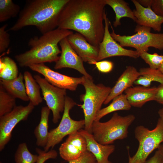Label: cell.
<instances>
[{"label":"cell","mask_w":163,"mask_h":163,"mask_svg":"<svg viewBox=\"0 0 163 163\" xmlns=\"http://www.w3.org/2000/svg\"></svg>","instance_id":"cell-44"},{"label":"cell","mask_w":163,"mask_h":163,"mask_svg":"<svg viewBox=\"0 0 163 163\" xmlns=\"http://www.w3.org/2000/svg\"><path fill=\"white\" fill-rule=\"evenodd\" d=\"M134 135L139 145L133 156H130L128 151V163H145L149 155L163 142V120L159 118L155 127L152 130L142 125L137 126Z\"/></svg>","instance_id":"cell-7"},{"label":"cell","mask_w":163,"mask_h":163,"mask_svg":"<svg viewBox=\"0 0 163 163\" xmlns=\"http://www.w3.org/2000/svg\"><path fill=\"white\" fill-rule=\"evenodd\" d=\"M139 71L134 66H127L118 78L114 86L104 104H107L115 97L123 94L127 88L131 87L140 76Z\"/></svg>","instance_id":"cell-18"},{"label":"cell","mask_w":163,"mask_h":163,"mask_svg":"<svg viewBox=\"0 0 163 163\" xmlns=\"http://www.w3.org/2000/svg\"><path fill=\"white\" fill-rule=\"evenodd\" d=\"M23 75L26 92L30 102L34 106H37L43 101L40 93V87L30 72L25 71Z\"/></svg>","instance_id":"cell-23"},{"label":"cell","mask_w":163,"mask_h":163,"mask_svg":"<svg viewBox=\"0 0 163 163\" xmlns=\"http://www.w3.org/2000/svg\"><path fill=\"white\" fill-rule=\"evenodd\" d=\"M82 78L81 84L85 88V93L80 96L81 101L83 103L79 106L84 113V129L91 133L92 126L96 115L108 96L111 88L101 83L95 84L93 78L83 76Z\"/></svg>","instance_id":"cell-4"},{"label":"cell","mask_w":163,"mask_h":163,"mask_svg":"<svg viewBox=\"0 0 163 163\" xmlns=\"http://www.w3.org/2000/svg\"><path fill=\"white\" fill-rule=\"evenodd\" d=\"M96 160L94 155L87 151L78 158L69 161L68 163H97Z\"/></svg>","instance_id":"cell-33"},{"label":"cell","mask_w":163,"mask_h":163,"mask_svg":"<svg viewBox=\"0 0 163 163\" xmlns=\"http://www.w3.org/2000/svg\"><path fill=\"white\" fill-rule=\"evenodd\" d=\"M139 57L152 69H158L163 63V55L156 53L151 54L147 52H143L140 54Z\"/></svg>","instance_id":"cell-29"},{"label":"cell","mask_w":163,"mask_h":163,"mask_svg":"<svg viewBox=\"0 0 163 163\" xmlns=\"http://www.w3.org/2000/svg\"><path fill=\"white\" fill-rule=\"evenodd\" d=\"M78 132L85 138L87 150L94 155L97 163H112L109 160L108 158L115 149L114 145H104L99 143L91 133L85 129H81Z\"/></svg>","instance_id":"cell-17"},{"label":"cell","mask_w":163,"mask_h":163,"mask_svg":"<svg viewBox=\"0 0 163 163\" xmlns=\"http://www.w3.org/2000/svg\"><path fill=\"white\" fill-rule=\"evenodd\" d=\"M136 9L133 11L137 24L152 28L158 32L161 30L163 17L157 14L151 7H145L137 0H132Z\"/></svg>","instance_id":"cell-16"},{"label":"cell","mask_w":163,"mask_h":163,"mask_svg":"<svg viewBox=\"0 0 163 163\" xmlns=\"http://www.w3.org/2000/svg\"><path fill=\"white\" fill-rule=\"evenodd\" d=\"M94 65L99 71L104 73L110 72L113 69V62L108 60L96 62Z\"/></svg>","instance_id":"cell-34"},{"label":"cell","mask_w":163,"mask_h":163,"mask_svg":"<svg viewBox=\"0 0 163 163\" xmlns=\"http://www.w3.org/2000/svg\"><path fill=\"white\" fill-rule=\"evenodd\" d=\"M152 82L145 76L140 75L135 81L134 84L145 87H150Z\"/></svg>","instance_id":"cell-36"},{"label":"cell","mask_w":163,"mask_h":163,"mask_svg":"<svg viewBox=\"0 0 163 163\" xmlns=\"http://www.w3.org/2000/svg\"><path fill=\"white\" fill-rule=\"evenodd\" d=\"M36 151L38 156V160L36 163H44L49 159L56 158L58 155L57 152L53 149H51L48 152H45L38 148H37Z\"/></svg>","instance_id":"cell-32"},{"label":"cell","mask_w":163,"mask_h":163,"mask_svg":"<svg viewBox=\"0 0 163 163\" xmlns=\"http://www.w3.org/2000/svg\"><path fill=\"white\" fill-rule=\"evenodd\" d=\"M139 72L140 75L146 77L152 82H156L163 84V74L158 69L142 68L140 69Z\"/></svg>","instance_id":"cell-30"},{"label":"cell","mask_w":163,"mask_h":163,"mask_svg":"<svg viewBox=\"0 0 163 163\" xmlns=\"http://www.w3.org/2000/svg\"><path fill=\"white\" fill-rule=\"evenodd\" d=\"M160 118L163 120V108L159 110L158 112Z\"/></svg>","instance_id":"cell-41"},{"label":"cell","mask_w":163,"mask_h":163,"mask_svg":"<svg viewBox=\"0 0 163 163\" xmlns=\"http://www.w3.org/2000/svg\"><path fill=\"white\" fill-rule=\"evenodd\" d=\"M50 110L47 106L41 108L40 119L34 132L36 139V144L38 146L44 148L47 143L49 136V118Z\"/></svg>","instance_id":"cell-21"},{"label":"cell","mask_w":163,"mask_h":163,"mask_svg":"<svg viewBox=\"0 0 163 163\" xmlns=\"http://www.w3.org/2000/svg\"><path fill=\"white\" fill-rule=\"evenodd\" d=\"M157 90L156 87L138 86L129 88L124 92L131 106L141 108L146 102L155 101Z\"/></svg>","instance_id":"cell-19"},{"label":"cell","mask_w":163,"mask_h":163,"mask_svg":"<svg viewBox=\"0 0 163 163\" xmlns=\"http://www.w3.org/2000/svg\"><path fill=\"white\" fill-rule=\"evenodd\" d=\"M87 151L86 140L78 131L69 135L59 149L60 157L68 161L78 158Z\"/></svg>","instance_id":"cell-14"},{"label":"cell","mask_w":163,"mask_h":163,"mask_svg":"<svg viewBox=\"0 0 163 163\" xmlns=\"http://www.w3.org/2000/svg\"><path fill=\"white\" fill-rule=\"evenodd\" d=\"M106 5L110 6L115 14V20L113 23L115 27L121 25L120 20L127 17L136 21V19L133 11L130 8L128 3L123 0H105Z\"/></svg>","instance_id":"cell-22"},{"label":"cell","mask_w":163,"mask_h":163,"mask_svg":"<svg viewBox=\"0 0 163 163\" xmlns=\"http://www.w3.org/2000/svg\"><path fill=\"white\" fill-rule=\"evenodd\" d=\"M151 8L157 14L163 17V0H151Z\"/></svg>","instance_id":"cell-35"},{"label":"cell","mask_w":163,"mask_h":163,"mask_svg":"<svg viewBox=\"0 0 163 163\" xmlns=\"http://www.w3.org/2000/svg\"><path fill=\"white\" fill-rule=\"evenodd\" d=\"M73 33L70 30L57 28L29 40L28 50L16 55L14 58L21 67L31 65L56 62L61 53L58 44L63 38Z\"/></svg>","instance_id":"cell-3"},{"label":"cell","mask_w":163,"mask_h":163,"mask_svg":"<svg viewBox=\"0 0 163 163\" xmlns=\"http://www.w3.org/2000/svg\"><path fill=\"white\" fill-rule=\"evenodd\" d=\"M34 77L40 87L47 107L52 111L53 122L56 123L61 118V113L64 110L66 90L52 85L39 75H34Z\"/></svg>","instance_id":"cell-9"},{"label":"cell","mask_w":163,"mask_h":163,"mask_svg":"<svg viewBox=\"0 0 163 163\" xmlns=\"http://www.w3.org/2000/svg\"><path fill=\"white\" fill-rule=\"evenodd\" d=\"M105 32L103 40L99 46V53L97 62L109 57L126 56L134 58L139 57L137 51L126 49L114 39L109 29L110 22L105 12L104 15Z\"/></svg>","instance_id":"cell-11"},{"label":"cell","mask_w":163,"mask_h":163,"mask_svg":"<svg viewBox=\"0 0 163 163\" xmlns=\"http://www.w3.org/2000/svg\"><path fill=\"white\" fill-rule=\"evenodd\" d=\"M8 26L5 24L0 28V53L5 52L8 48L10 43V34L6 30Z\"/></svg>","instance_id":"cell-31"},{"label":"cell","mask_w":163,"mask_h":163,"mask_svg":"<svg viewBox=\"0 0 163 163\" xmlns=\"http://www.w3.org/2000/svg\"><path fill=\"white\" fill-rule=\"evenodd\" d=\"M28 67L42 75L50 84L59 88L75 91L82 83V77H74L63 75L51 69L44 63L32 64Z\"/></svg>","instance_id":"cell-12"},{"label":"cell","mask_w":163,"mask_h":163,"mask_svg":"<svg viewBox=\"0 0 163 163\" xmlns=\"http://www.w3.org/2000/svg\"><path fill=\"white\" fill-rule=\"evenodd\" d=\"M34 106L30 102L26 106H16L10 112L0 117V151L10 141L11 133L16 125L26 120Z\"/></svg>","instance_id":"cell-10"},{"label":"cell","mask_w":163,"mask_h":163,"mask_svg":"<svg viewBox=\"0 0 163 163\" xmlns=\"http://www.w3.org/2000/svg\"><path fill=\"white\" fill-rule=\"evenodd\" d=\"M38 157L29 151L25 142L19 144L14 155L15 163H36Z\"/></svg>","instance_id":"cell-27"},{"label":"cell","mask_w":163,"mask_h":163,"mask_svg":"<svg viewBox=\"0 0 163 163\" xmlns=\"http://www.w3.org/2000/svg\"><path fill=\"white\" fill-rule=\"evenodd\" d=\"M61 53L58 60L55 62L54 68L56 69L64 68L75 69L87 77L92 78L86 71L82 58L77 54L70 45L67 37L60 42Z\"/></svg>","instance_id":"cell-13"},{"label":"cell","mask_w":163,"mask_h":163,"mask_svg":"<svg viewBox=\"0 0 163 163\" xmlns=\"http://www.w3.org/2000/svg\"><path fill=\"white\" fill-rule=\"evenodd\" d=\"M145 163H162L161 158L159 152L157 150L154 155Z\"/></svg>","instance_id":"cell-38"},{"label":"cell","mask_w":163,"mask_h":163,"mask_svg":"<svg viewBox=\"0 0 163 163\" xmlns=\"http://www.w3.org/2000/svg\"><path fill=\"white\" fill-rule=\"evenodd\" d=\"M24 75L20 72L15 78L9 80L0 79V86L16 98L24 101H29L26 94Z\"/></svg>","instance_id":"cell-20"},{"label":"cell","mask_w":163,"mask_h":163,"mask_svg":"<svg viewBox=\"0 0 163 163\" xmlns=\"http://www.w3.org/2000/svg\"><path fill=\"white\" fill-rule=\"evenodd\" d=\"M16 99L0 86V117L11 112L16 106Z\"/></svg>","instance_id":"cell-28"},{"label":"cell","mask_w":163,"mask_h":163,"mask_svg":"<svg viewBox=\"0 0 163 163\" xmlns=\"http://www.w3.org/2000/svg\"><path fill=\"white\" fill-rule=\"evenodd\" d=\"M158 69L163 74V63Z\"/></svg>","instance_id":"cell-42"},{"label":"cell","mask_w":163,"mask_h":163,"mask_svg":"<svg viewBox=\"0 0 163 163\" xmlns=\"http://www.w3.org/2000/svg\"><path fill=\"white\" fill-rule=\"evenodd\" d=\"M19 74L17 66L14 60L8 56L0 58V79L6 80L14 79Z\"/></svg>","instance_id":"cell-25"},{"label":"cell","mask_w":163,"mask_h":163,"mask_svg":"<svg viewBox=\"0 0 163 163\" xmlns=\"http://www.w3.org/2000/svg\"><path fill=\"white\" fill-rule=\"evenodd\" d=\"M137 1L140 5L145 7H151V0H137Z\"/></svg>","instance_id":"cell-39"},{"label":"cell","mask_w":163,"mask_h":163,"mask_svg":"<svg viewBox=\"0 0 163 163\" xmlns=\"http://www.w3.org/2000/svg\"><path fill=\"white\" fill-rule=\"evenodd\" d=\"M131 107L126 95L122 94L114 97L108 106L101 109L97 113L94 121H100L103 117L113 112L120 110H128Z\"/></svg>","instance_id":"cell-24"},{"label":"cell","mask_w":163,"mask_h":163,"mask_svg":"<svg viewBox=\"0 0 163 163\" xmlns=\"http://www.w3.org/2000/svg\"><path fill=\"white\" fill-rule=\"evenodd\" d=\"M158 150L159 152L161 158L162 162L163 163V142L161 143L158 148Z\"/></svg>","instance_id":"cell-40"},{"label":"cell","mask_w":163,"mask_h":163,"mask_svg":"<svg viewBox=\"0 0 163 163\" xmlns=\"http://www.w3.org/2000/svg\"><path fill=\"white\" fill-rule=\"evenodd\" d=\"M21 11L20 6L12 0H0V22L16 17Z\"/></svg>","instance_id":"cell-26"},{"label":"cell","mask_w":163,"mask_h":163,"mask_svg":"<svg viewBox=\"0 0 163 163\" xmlns=\"http://www.w3.org/2000/svg\"><path fill=\"white\" fill-rule=\"evenodd\" d=\"M70 45L83 62L94 64L97 62L99 47L89 43L82 35L76 32L67 37Z\"/></svg>","instance_id":"cell-15"},{"label":"cell","mask_w":163,"mask_h":163,"mask_svg":"<svg viewBox=\"0 0 163 163\" xmlns=\"http://www.w3.org/2000/svg\"><path fill=\"white\" fill-rule=\"evenodd\" d=\"M154 101L163 105V84H160L157 87Z\"/></svg>","instance_id":"cell-37"},{"label":"cell","mask_w":163,"mask_h":163,"mask_svg":"<svg viewBox=\"0 0 163 163\" xmlns=\"http://www.w3.org/2000/svg\"><path fill=\"white\" fill-rule=\"evenodd\" d=\"M77 104L69 96L65 99V105L63 114L58 126L49 132L48 141L44 150L48 152L50 148H53L60 142L67 135L78 131L85 125V120H75L70 117V110Z\"/></svg>","instance_id":"cell-8"},{"label":"cell","mask_w":163,"mask_h":163,"mask_svg":"<svg viewBox=\"0 0 163 163\" xmlns=\"http://www.w3.org/2000/svg\"><path fill=\"white\" fill-rule=\"evenodd\" d=\"M135 119L133 114L122 116L115 112L106 122L94 121L92 126L91 134L99 143L104 145L111 144L115 140L127 137L128 128Z\"/></svg>","instance_id":"cell-5"},{"label":"cell","mask_w":163,"mask_h":163,"mask_svg":"<svg viewBox=\"0 0 163 163\" xmlns=\"http://www.w3.org/2000/svg\"><path fill=\"white\" fill-rule=\"evenodd\" d=\"M110 25L112 30L110 34L114 39L123 47L135 49L139 55L143 52H147L150 47L163 50V33H152L151 32V28L137 24L135 34L122 36L115 33L111 23Z\"/></svg>","instance_id":"cell-6"},{"label":"cell","mask_w":163,"mask_h":163,"mask_svg":"<svg viewBox=\"0 0 163 163\" xmlns=\"http://www.w3.org/2000/svg\"><path fill=\"white\" fill-rule=\"evenodd\" d=\"M69 0H28L9 31L34 26L42 34L57 28L60 14Z\"/></svg>","instance_id":"cell-2"},{"label":"cell","mask_w":163,"mask_h":163,"mask_svg":"<svg viewBox=\"0 0 163 163\" xmlns=\"http://www.w3.org/2000/svg\"><path fill=\"white\" fill-rule=\"evenodd\" d=\"M0 163H2V162L1 161V162H0Z\"/></svg>","instance_id":"cell-43"},{"label":"cell","mask_w":163,"mask_h":163,"mask_svg":"<svg viewBox=\"0 0 163 163\" xmlns=\"http://www.w3.org/2000/svg\"><path fill=\"white\" fill-rule=\"evenodd\" d=\"M105 0H69L60 14L58 27L73 30L99 47L105 32Z\"/></svg>","instance_id":"cell-1"}]
</instances>
